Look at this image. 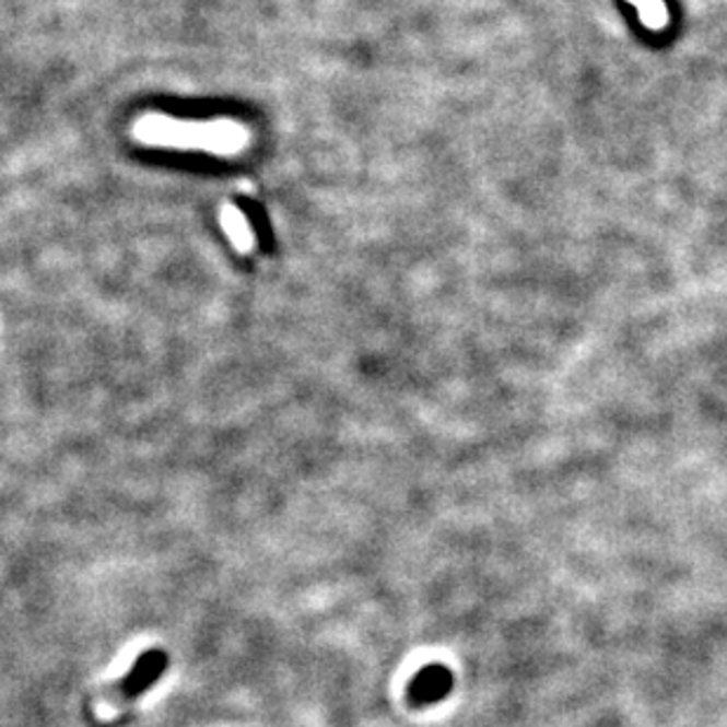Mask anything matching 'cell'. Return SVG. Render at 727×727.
I'll use <instances>...</instances> for the list:
<instances>
[{
	"mask_svg": "<svg viewBox=\"0 0 727 727\" xmlns=\"http://www.w3.org/2000/svg\"><path fill=\"white\" fill-rule=\"evenodd\" d=\"M137 137L146 144L203 149L212 153H236L247 142L243 128L236 122H179L161 116L139 120Z\"/></svg>",
	"mask_w": 727,
	"mask_h": 727,
	"instance_id": "cell-1",
	"label": "cell"
},
{
	"mask_svg": "<svg viewBox=\"0 0 727 727\" xmlns=\"http://www.w3.org/2000/svg\"><path fill=\"white\" fill-rule=\"evenodd\" d=\"M222 222H224L226 234L231 236V241L236 243L238 250H250V247H253V231H250V224H247V220H245L243 210H238L234 206H226L222 210Z\"/></svg>",
	"mask_w": 727,
	"mask_h": 727,
	"instance_id": "cell-2",
	"label": "cell"
},
{
	"mask_svg": "<svg viewBox=\"0 0 727 727\" xmlns=\"http://www.w3.org/2000/svg\"><path fill=\"white\" fill-rule=\"evenodd\" d=\"M250 214L255 216V220H257V222H261V214H259V210L250 208ZM257 228L261 231V234H265V241H267V247H269V243H271V234H269V228H267L265 224H257Z\"/></svg>",
	"mask_w": 727,
	"mask_h": 727,
	"instance_id": "cell-3",
	"label": "cell"
}]
</instances>
